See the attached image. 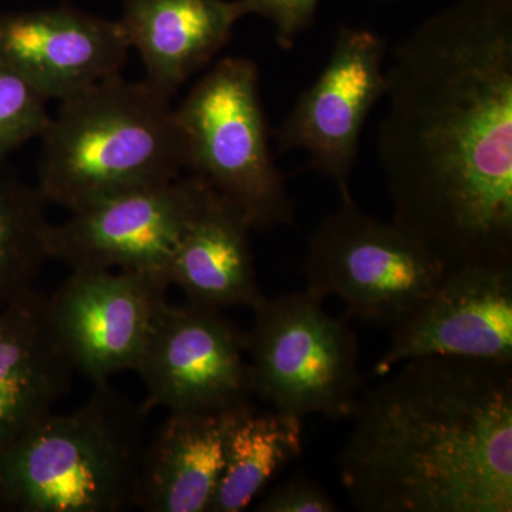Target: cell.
<instances>
[{
	"label": "cell",
	"instance_id": "1",
	"mask_svg": "<svg viewBox=\"0 0 512 512\" xmlns=\"http://www.w3.org/2000/svg\"><path fill=\"white\" fill-rule=\"evenodd\" d=\"M377 151L393 222L446 271L512 266V0H457L394 47Z\"/></svg>",
	"mask_w": 512,
	"mask_h": 512
},
{
	"label": "cell",
	"instance_id": "2",
	"mask_svg": "<svg viewBox=\"0 0 512 512\" xmlns=\"http://www.w3.org/2000/svg\"><path fill=\"white\" fill-rule=\"evenodd\" d=\"M360 399L340 481L365 512L512 511V365L407 360Z\"/></svg>",
	"mask_w": 512,
	"mask_h": 512
},
{
	"label": "cell",
	"instance_id": "3",
	"mask_svg": "<svg viewBox=\"0 0 512 512\" xmlns=\"http://www.w3.org/2000/svg\"><path fill=\"white\" fill-rule=\"evenodd\" d=\"M60 103L42 136L36 187L46 202L73 212L187 171L170 97L146 80L116 74Z\"/></svg>",
	"mask_w": 512,
	"mask_h": 512
},
{
	"label": "cell",
	"instance_id": "4",
	"mask_svg": "<svg viewBox=\"0 0 512 512\" xmlns=\"http://www.w3.org/2000/svg\"><path fill=\"white\" fill-rule=\"evenodd\" d=\"M147 413L107 380L72 412L47 414L0 453V512L133 507Z\"/></svg>",
	"mask_w": 512,
	"mask_h": 512
},
{
	"label": "cell",
	"instance_id": "5",
	"mask_svg": "<svg viewBox=\"0 0 512 512\" xmlns=\"http://www.w3.org/2000/svg\"><path fill=\"white\" fill-rule=\"evenodd\" d=\"M177 113L185 164L256 231L293 224L284 175L269 147L258 67L225 57L195 84Z\"/></svg>",
	"mask_w": 512,
	"mask_h": 512
},
{
	"label": "cell",
	"instance_id": "6",
	"mask_svg": "<svg viewBox=\"0 0 512 512\" xmlns=\"http://www.w3.org/2000/svg\"><path fill=\"white\" fill-rule=\"evenodd\" d=\"M308 289L261 299L252 311L247 355L254 394L276 412L352 419L359 406V346L343 319Z\"/></svg>",
	"mask_w": 512,
	"mask_h": 512
},
{
	"label": "cell",
	"instance_id": "7",
	"mask_svg": "<svg viewBox=\"0 0 512 512\" xmlns=\"http://www.w3.org/2000/svg\"><path fill=\"white\" fill-rule=\"evenodd\" d=\"M306 289L336 296L350 316L392 329L430 295L444 266L394 222L377 220L355 201L326 215L308 244Z\"/></svg>",
	"mask_w": 512,
	"mask_h": 512
},
{
	"label": "cell",
	"instance_id": "8",
	"mask_svg": "<svg viewBox=\"0 0 512 512\" xmlns=\"http://www.w3.org/2000/svg\"><path fill=\"white\" fill-rule=\"evenodd\" d=\"M194 174L111 195L52 224L49 256L72 268L138 272L171 286L175 251L210 191Z\"/></svg>",
	"mask_w": 512,
	"mask_h": 512
},
{
	"label": "cell",
	"instance_id": "9",
	"mask_svg": "<svg viewBox=\"0 0 512 512\" xmlns=\"http://www.w3.org/2000/svg\"><path fill=\"white\" fill-rule=\"evenodd\" d=\"M136 372L146 386V412H220L254 394L247 332L218 309L190 302L161 306Z\"/></svg>",
	"mask_w": 512,
	"mask_h": 512
},
{
	"label": "cell",
	"instance_id": "10",
	"mask_svg": "<svg viewBox=\"0 0 512 512\" xmlns=\"http://www.w3.org/2000/svg\"><path fill=\"white\" fill-rule=\"evenodd\" d=\"M386 55V40L372 30L340 29L325 69L276 133L279 151H306L309 167L335 183L342 201H353L360 134L386 94Z\"/></svg>",
	"mask_w": 512,
	"mask_h": 512
},
{
	"label": "cell",
	"instance_id": "11",
	"mask_svg": "<svg viewBox=\"0 0 512 512\" xmlns=\"http://www.w3.org/2000/svg\"><path fill=\"white\" fill-rule=\"evenodd\" d=\"M167 289L138 272L72 271L50 296L49 312L74 372L93 384L136 372Z\"/></svg>",
	"mask_w": 512,
	"mask_h": 512
},
{
	"label": "cell",
	"instance_id": "12",
	"mask_svg": "<svg viewBox=\"0 0 512 512\" xmlns=\"http://www.w3.org/2000/svg\"><path fill=\"white\" fill-rule=\"evenodd\" d=\"M392 330L373 367L383 377L407 360L446 356L512 365V266H464Z\"/></svg>",
	"mask_w": 512,
	"mask_h": 512
},
{
	"label": "cell",
	"instance_id": "13",
	"mask_svg": "<svg viewBox=\"0 0 512 512\" xmlns=\"http://www.w3.org/2000/svg\"><path fill=\"white\" fill-rule=\"evenodd\" d=\"M130 50L120 20L73 8L0 13V63L47 100H67L120 74Z\"/></svg>",
	"mask_w": 512,
	"mask_h": 512
},
{
	"label": "cell",
	"instance_id": "14",
	"mask_svg": "<svg viewBox=\"0 0 512 512\" xmlns=\"http://www.w3.org/2000/svg\"><path fill=\"white\" fill-rule=\"evenodd\" d=\"M73 373L49 298L33 288L0 309V453L55 412Z\"/></svg>",
	"mask_w": 512,
	"mask_h": 512
},
{
	"label": "cell",
	"instance_id": "15",
	"mask_svg": "<svg viewBox=\"0 0 512 512\" xmlns=\"http://www.w3.org/2000/svg\"><path fill=\"white\" fill-rule=\"evenodd\" d=\"M249 403L220 412H168L144 448L133 507L207 512L224 468L229 431Z\"/></svg>",
	"mask_w": 512,
	"mask_h": 512
},
{
	"label": "cell",
	"instance_id": "16",
	"mask_svg": "<svg viewBox=\"0 0 512 512\" xmlns=\"http://www.w3.org/2000/svg\"><path fill=\"white\" fill-rule=\"evenodd\" d=\"M239 19L235 0H124L120 23L146 82L171 97L221 52Z\"/></svg>",
	"mask_w": 512,
	"mask_h": 512
},
{
	"label": "cell",
	"instance_id": "17",
	"mask_svg": "<svg viewBox=\"0 0 512 512\" xmlns=\"http://www.w3.org/2000/svg\"><path fill=\"white\" fill-rule=\"evenodd\" d=\"M245 218L212 188L185 228L170 269V284L187 302L222 311L254 308L264 298L256 279Z\"/></svg>",
	"mask_w": 512,
	"mask_h": 512
},
{
	"label": "cell",
	"instance_id": "18",
	"mask_svg": "<svg viewBox=\"0 0 512 512\" xmlns=\"http://www.w3.org/2000/svg\"><path fill=\"white\" fill-rule=\"evenodd\" d=\"M302 420L249 403L229 431L225 463L208 512L245 510L302 453Z\"/></svg>",
	"mask_w": 512,
	"mask_h": 512
},
{
	"label": "cell",
	"instance_id": "19",
	"mask_svg": "<svg viewBox=\"0 0 512 512\" xmlns=\"http://www.w3.org/2000/svg\"><path fill=\"white\" fill-rule=\"evenodd\" d=\"M46 204L37 187L0 160V309L33 289L50 259Z\"/></svg>",
	"mask_w": 512,
	"mask_h": 512
},
{
	"label": "cell",
	"instance_id": "20",
	"mask_svg": "<svg viewBox=\"0 0 512 512\" xmlns=\"http://www.w3.org/2000/svg\"><path fill=\"white\" fill-rule=\"evenodd\" d=\"M46 101L20 74L0 63V160L42 138L52 119Z\"/></svg>",
	"mask_w": 512,
	"mask_h": 512
},
{
	"label": "cell",
	"instance_id": "21",
	"mask_svg": "<svg viewBox=\"0 0 512 512\" xmlns=\"http://www.w3.org/2000/svg\"><path fill=\"white\" fill-rule=\"evenodd\" d=\"M235 3L241 19L256 15L271 20L276 43L289 50L305 30L312 28L319 0H235Z\"/></svg>",
	"mask_w": 512,
	"mask_h": 512
},
{
	"label": "cell",
	"instance_id": "22",
	"mask_svg": "<svg viewBox=\"0 0 512 512\" xmlns=\"http://www.w3.org/2000/svg\"><path fill=\"white\" fill-rule=\"evenodd\" d=\"M255 511L336 512L339 508L322 485L306 477L305 474H296L265 495L256 504Z\"/></svg>",
	"mask_w": 512,
	"mask_h": 512
}]
</instances>
